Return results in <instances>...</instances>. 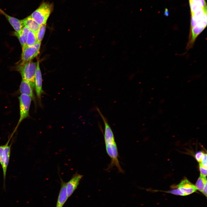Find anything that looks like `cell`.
Here are the masks:
<instances>
[{"label":"cell","mask_w":207,"mask_h":207,"mask_svg":"<svg viewBox=\"0 0 207 207\" xmlns=\"http://www.w3.org/2000/svg\"><path fill=\"white\" fill-rule=\"evenodd\" d=\"M97 109L104 123V138L106 150L111 159L110 163L107 170L110 169L115 166L120 172L123 173L124 171L121 167L118 160V148L113 132L106 118L98 108H97Z\"/></svg>","instance_id":"cell-1"},{"label":"cell","mask_w":207,"mask_h":207,"mask_svg":"<svg viewBox=\"0 0 207 207\" xmlns=\"http://www.w3.org/2000/svg\"><path fill=\"white\" fill-rule=\"evenodd\" d=\"M37 62L30 61L20 63L16 70L20 74L22 79L28 82L33 89H35V78Z\"/></svg>","instance_id":"cell-2"},{"label":"cell","mask_w":207,"mask_h":207,"mask_svg":"<svg viewBox=\"0 0 207 207\" xmlns=\"http://www.w3.org/2000/svg\"><path fill=\"white\" fill-rule=\"evenodd\" d=\"M12 137L10 136L6 143L0 145V164L2 167L3 180V187L5 189L7 171L11 154L12 143L10 142Z\"/></svg>","instance_id":"cell-3"},{"label":"cell","mask_w":207,"mask_h":207,"mask_svg":"<svg viewBox=\"0 0 207 207\" xmlns=\"http://www.w3.org/2000/svg\"><path fill=\"white\" fill-rule=\"evenodd\" d=\"M20 107V118L11 136L13 137L22 122L30 117L29 110L32 99L29 96L21 94L18 97Z\"/></svg>","instance_id":"cell-4"},{"label":"cell","mask_w":207,"mask_h":207,"mask_svg":"<svg viewBox=\"0 0 207 207\" xmlns=\"http://www.w3.org/2000/svg\"><path fill=\"white\" fill-rule=\"evenodd\" d=\"M51 5L44 2L30 15L40 25L45 24L50 14Z\"/></svg>","instance_id":"cell-5"},{"label":"cell","mask_w":207,"mask_h":207,"mask_svg":"<svg viewBox=\"0 0 207 207\" xmlns=\"http://www.w3.org/2000/svg\"><path fill=\"white\" fill-rule=\"evenodd\" d=\"M41 42H37L32 46L25 45L22 48L21 61L22 63L31 61L39 54L41 45Z\"/></svg>","instance_id":"cell-6"},{"label":"cell","mask_w":207,"mask_h":207,"mask_svg":"<svg viewBox=\"0 0 207 207\" xmlns=\"http://www.w3.org/2000/svg\"><path fill=\"white\" fill-rule=\"evenodd\" d=\"M39 104L41 105V96L44 91L42 89V78L39 63L37 62L35 78V89Z\"/></svg>","instance_id":"cell-7"},{"label":"cell","mask_w":207,"mask_h":207,"mask_svg":"<svg viewBox=\"0 0 207 207\" xmlns=\"http://www.w3.org/2000/svg\"><path fill=\"white\" fill-rule=\"evenodd\" d=\"M83 176L77 172L75 173L70 179L66 183V187L68 197L72 194L78 187Z\"/></svg>","instance_id":"cell-8"},{"label":"cell","mask_w":207,"mask_h":207,"mask_svg":"<svg viewBox=\"0 0 207 207\" xmlns=\"http://www.w3.org/2000/svg\"><path fill=\"white\" fill-rule=\"evenodd\" d=\"M176 187L184 196L191 194L197 190L195 186L186 179L182 180Z\"/></svg>","instance_id":"cell-9"},{"label":"cell","mask_w":207,"mask_h":207,"mask_svg":"<svg viewBox=\"0 0 207 207\" xmlns=\"http://www.w3.org/2000/svg\"><path fill=\"white\" fill-rule=\"evenodd\" d=\"M61 187L57 198L56 207H62L68 197L66 187V183L60 177Z\"/></svg>","instance_id":"cell-10"},{"label":"cell","mask_w":207,"mask_h":207,"mask_svg":"<svg viewBox=\"0 0 207 207\" xmlns=\"http://www.w3.org/2000/svg\"><path fill=\"white\" fill-rule=\"evenodd\" d=\"M0 13L5 17L16 32H19L24 26L22 20H19L9 15L1 9H0Z\"/></svg>","instance_id":"cell-11"},{"label":"cell","mask_w":207,"mask_h":207,"mask_svg":"<svg viewBox=\"0 0 207 207\" xmlns=\"http://www.w3.org/2000/svg\"><path fill=\"white\" fill-rule=\"evenodd\" d=\"M19 90L21 94H25L29 96L34 102H35V97L33 91V89L28 82L22 79L20 86Z\"/></svg>","instance_id":"cell-12"},{"label":"cell","mask_w":207,"mask_h":207,"mask_svg":"<svg viewBox=\"0 0 207 207\" xmlns=\"http://www.w3.org/2000/svg\"><path fill=\"white\" fill-rule=\"evenodd\" d=\"M22 20L24 26L27 27L35 34L38 31L40 28L41 25L35 21L30 16Z\"/></svg>","instance_id":"cell-13"},{"label":"cell","mask_w":207,"mask_h":207,"mask_svg":"<svg viewBox=\"0 0 207 207\" xmlns=\"http://www.w3.org/2000/svg\"><path fill=\"white\" fill-rule=\"evenodd\" d=\"M29 30L27 27L24 26L20 32L14 33V35L18 39L22 48L26 45L27 34Z\"/></svg>","instance_id":"cell-14"},{"label":"cell","mask_w":207,"mask_h":207,"mask_svg":"<svg viewBox=\"0 0 207 207\" xmlns=\"http://www.w3.org/2000/svg\"><path fill=\"white\" fill-rule=\"evenodd\" d=\"M37 42L35 33L29 29L27 34L26 45L28 46H32Z\"/></svg>","instance_id":"cell-15"},{"label":"cell","mask_w":207,"mask_h":207,"mask_svg":"<svg viewBox=\"0 0 207 207\" xmlns=\"http://www.w3.org/2000/svg\"><path fill=\"white\" fill-rule=\"evenodd\" d=\"M206 183L207 179L206 177L200 175L196 182L195 186L197 189L202 192L205 184Z\"/></svg>","instance_id":"cell-16"},{"label":"cell","mask_w":207,"mask_h":207,"mask_svg":"<svg viewBox=\"0 0 207 207\" xmlns=\"http://www.w3.org/2000/svg\"><path fill=\"white\" fill-rule=\"evenodd\" d=\"M45 29V24H42L41 25L39 30L37 33H36L37 42H41L44 37Z\"/></svg>","instance_id":"cell-17"},{"label":"cell","mask_w":207,"mask_h":207,"mask_svg":"<svg viewBox=\"0 0 207 207\" xmlns=\"http://www.w3.org/2000/svg\"><path fill=\"white\" fill-rule=\"evenodd\" d=\"M200 6L203 8L207 9L206 4L205 0H189Z\"/></svg>","instance_id":"cell-18"},{"label":"cell","mask_w":207,"mask_h":207,"mask_svg":"<svg viewBox=\"0 0 207 207\" xmlns=\"http://www.w3.org/2000/svg\"><path fill=\"white\" fill-rule=\"evenodd\" d=\"M199 168L200 172V175L206 176L207 175V168L203 166L201 162H199Z\"/></svg>","instance_id":"cell-19"},{"label":"cell","mask_w":207,"mask_h":207,"mask_svg":"<svg viewBox=\"0 0 207 207\" xmlns=\"http://www.w3.org/2000/svg\"><path fill=\"white\" fill-rule=\"evenodd\" d=\"M166 192L177 195L184 196L183 193L178 188L172 190L168 191Z\"/></svg>","instance_id":"cell-20"},{"label":"cell","mask_w":207,"mask_h":207,"mask_svg":"<svg viewBox=\"0 0 207 207\" xmlns=\"http://www.w3.org/2000/svg\"><path fill=\"white\" fill-rule=\"evenodd\" d=\"M204 153L201 151L197 152L195 154V158L199 162H201L202 157Z\"/></svg>","instance_id":"cell-21"},{"label":"cell","mask_w":207,"mask_h":207,"mask_svg":"<svg viewBox=\"0 0 207 207\" xmlns=\"http://www.w3.org/2000/svg\"><path fill=\"white\" fill-rule=\"evenodd\" d=\"M201 163L204 167L207 168V154L204 153L201 159Z\"/></svg>","instance_id":"cell-22"},{"label":"cell","mask_w":207,"mask_h":207,"mask_svg":"<svg viewBox=\"0 0 207 207\" xmlns=\"http://www.w3.org/2000/svg\"><path fill=\"white\" fill-rule=\"evenodd\" d=\"M206 197H207V183L206 184L202 192Z\"/></svg>","instance_id":"cell-23"},{"label":"cell","mask_w":207,"mask_h":207,"mask_svg":"<svg viewBox=\"0 0 207 207\" xmlns=\"http://www.w3.org/2000/svg\"><path fill=\"white\" fill-rule=\"evenodd\" d=\"M165 14L166 16H168V9H165Z\"/></svg>","instance_id":"cell-24"}]
</instances>
